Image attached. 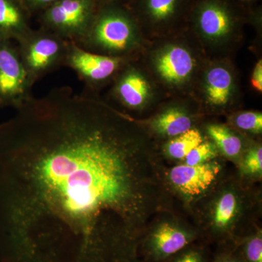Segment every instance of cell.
<instances>
[{
    "label": "cell",
    "mask_w": 262,
    "mask_h": 262,
    "mask_svg": "<svg viewBox=\"0 0 262 262\" xmlns=\"http://www.w3.org/2000/svg\"><path fill=\"white\" fill-rule=\"evenodd\" d=\"M167 207L154 137L95 96L57 88L0 125L1 262H141Z\"/></svg>",
    "instance_id": "obj_1"
},
{
    "label": "cell",
    "mask_w": 262,
    "mask_h": 262,
    "mask_svg": "<svg viewBox=\"0 0 262 262\" xmlns=\"http://www.w3.org/2000/svg\"><path fill=\"white\" fill-rule=\"evenodd\" d=\"M208 57L189 29L150 40L139 60L166 98L192 96Z\"/></svg>",
    "instance_id": "obj_2"
},
{
    "label": "cell",
    "mask_w": 262,
    "mask_h": 262,
    "mask_svg": "<svg viewBox=\"0 0 262 262\" xmlns=\"http://www.w3.org/2000/svg\"><path fill=\"white\" fill-rule=\"evenodd\" d=\"M149 42L134 13L115 3L98 7L89 31L76 44L105 56L139 58Z\"/></svg>",
    "instance_id": "obj_3"
},
{
    "label": "cell",
    "mask_w": 262,
    "mask_h": 262,
    "mask_svg": "<svg viewBox=\"0 0 262 262\" xmlns=\"http://www.w3.org/2000/svg\"><path fill=\"white\" fill-rule=\"evenodd\" d=\"M190 32L208 58L230 57L243 40L244 20L231 0H196Z\"/></svg>",
    "instance_id": "obj_4"
},
{
    "label": "cell",
    "mask_w": 262,
    "mask_h": 262,
    "mask_svg": "<svg viewBox=\"0 0 262 262\" xmlns=\"http://www.w3.org/2000/svg\"><path fill=\"white\" fill-rule=\"evenodd\" d=\"M201 110L222 113L241 98L238 73L230 57L208 58L192 94Z\"/></svg>",
    "instance_id": "obj_5"
},
{
    "label": "cell",
    "mask_w": 262,
    "mask_h": 262,
    "mask_svg": "<svg viewBox=\"0 0 262 262\" xmlns=\"http://www.w3.org/2000/svg\"><path fill=\"white\" fill-rule=\"evenodd\" d=\"M110 96L122 108L134 113L150 110L166 98L139 58L127 63L117 74Z\"/></svg>",
    "instance_id": "obj_6"
},
{
    "label": "cell",
    "mask_w": 262,
    "mask_h": 262,
    "mask_svg": "<svg viewBox=\"0 0 262 262\" xmlns=\"http://www.w3.org/2000/svg\"><path fill=\"white\" fill-rule=\"evenodd\" d=\"M18 43L19 55L32 86L64 66L69 41L54 33L42 28L32 29Z\"/></svg>",
    "instance_id": "obj_7"
},
{
    "label": "cell",
    "mask_w": 262,
    "mask_h": 262,
    "mask_svg": "<svg viewBox=\"0 0 262 262\" xmlns=\"http://www.w3.org/2000/svg\"><path fill=\"white\" fill-rule=\"evenodd\" d=\"M97 9L96 0H60L41 11V25L77 43L89 31Z\"/></svg>",
    "instance_id": "obj_8"
},
{
    "label": "cell",
    "mask_w": 262,
    "mask_h": 262,
    "mask_svg": "<svg viewBox=\"0 0 262 262\" xmlns=\"http://www.w3.org/2000/svg\"><path fill=\"white\" fill-rule=\"evenodd\" d=\"M138 58L105 56L86 51L69 41L64 66L72 69L90 89L96 91L112 84L129 62Z\"/></svg>",
    "instance_id": "obj_9"
},
{
    "label": "cell",
    "mask_w": 262,
    "mask_h": 262,
    "mask_svg": "<svg viewBox=\"0 0 262 262\" xmlns=\"http://www.w3.org/2000/svg\"><path fill=\"white\" fill-rule=\"evenodd\" d=\"M189 0H138L134 13L148 40L180 32Z\"/></svg>",
    "instance_id": "obj_10"
},
{
    "label": "cell",
    "mask_w": 262,
    "mask_h": 262,
    "mask_svg": "<svg viewBox=\"0 0 262 262\" xmlns=\"http://www.w3.org/2000/svg\"><path fill=\"white\" fill-rule=\"evenodd\" d=\"M161 103L158 113L146 121H141L153 137L172 139L194 127L199 105L192 96L169 98Z\"/></svg>",
    "instance_id": "obj_11"
},
{
    "label": "cell",
    "mask_w": 262,
    "mask_h": 262,
    "mask_svg": "<svg viewBox=\"0 0 262 262\" xmlns=\"http://www.w3.org/2000/svg\"><path fill=\"white\" fill-rule=\"evenodd\" d=\"M32 88L18 48L0 39V106L18 107L32 97Z\"/></svg>",
    "instance_id": "obj_12"
},
{
    "label": "cell",
    "mask_w": 262,
    "mask_h": 262,
    "mask_svg": "<svg viewBox=\"0 0 262 262\" xmlns=\"http://www.w3.org/2000/svg\"><path fill=\"white\" fill-rule=\"evenodd\" d=\"M195 238L192 231L174 223L160 224L143 237L139 255L146 259L161 261L185 249Z\"/></svg>",
    "instance_id": "obj_13"
},
{
    "label": "cell",
    "mask_w": 262,
    "mask_h": 262,
    "mask_svg": "<svg viewBox=\"0 0 262 262\" xmlns=\"http://www.w3.org/2000/svg\"><path fill=\"white\" fill-rule=\"evenodd\" d=\"M221 171L220 164L208 162L196 165H176L168 173L173 189L188 201L201 198L216 182Z\"/></svg>",
    "instance_id": "obj_14"
},
{
    "label": "cell",
    "mask_w": 262,
    "mask_h": 262,
    "mask_svg": "<svg viewBox=\"0 0 262 262\" xmlns=\"http://www.w3.org/2000/svg\"><path fill=\"white\" fill-rule=\"evenodd\" d=\"M242 198L234 188H225L212 201L208 213V227L217 236L232 232L242 215Z\"/></svg>",
    "instance_id": "obj_15"
},
{
    "label": "cell",
    "mask_w": 262,
    "mask_h": 262,
    "mask_svg": "<svg viewBox=\"0 0 262 262\" xmlns=\"http://www.w3.org/2000/svg\"><path fill=\"white\" fill-rule=\"evenodd\" d=\"M23 0H0V39L21 40L32 32Z\"/></svg>",
    "instance_id": "obj_16"
},
{
    "label": "cell",
    "mask_w": 262,
    "mask_h": 262,
    "mask_svg": "<svg viewBox=\"0 0 262 262\" xmlns=\"http://www.w3.org/2000/svg\"><path fill=\"white\" fill-rule=\"evenodd\" d=\"M206 134L220 150L229 158H236L244 147L242 137L227 125L211 123L206 126Z\"/></svg>",
    "instance_id": "obj_17"
},
{
    "label": "cell",
    "mask_w": 262,
    "mask_h": 262,
    "mask_svg": "<svg viewBox=\"0 0 262 262\" xmlns=\"http://www.w3.org/2000/svg\"><path fill=\"white\" fill-rule=\"evenodd\" d=\"M205 141V137L199 129L192 127L184 134L169 139L163 145L164 153L175 160H184L196 146Z\"/></svg>",
    "instance_id": "obj_18"
},
{
    "label": "cell",
    "mask_w": 262,
    "mask_h": 262,
    "mask_svg": "<svg viewBox=\"0 0 262 262\" xmlns=\"http://www.w3.org/2000/svg\"><path fill=\"white\" fill-rule=\"evenodd\" d=\"M231 122L234 127L244 132L261 134L262 132V114L258 111H244L234 114Z\"/></svg>",
    "instance_id": "obj_19"
},
{
    "label": "cell",
    "mask_w": 262,
    "mask_h": 262,
    "mask_svg": "<svg viewBox=\"0 0 262 262\" xmlns=\"http://www.w3.org/2000/svg\"><path fill=\"white\" fill-rule=\"evenodd\" d=\"M218 153L219 150L213 141H204L194 148L183 160L186 165H201L214 159L218 156Z\"/></svg>",
    "instance_id": "obj_20"
},
{
    "label": "cell",
    "mask_w": 262,
    "mask_h": 262,
    "mask_svg": "<svg viewBox=\"0 0 262 262\" xmlns=\"http://www.w3.org/2000/svg\"><path fill=\"white\" fill-rule=\"evenodd\" d=\"M243 171L248 175H261L262 147L259 144L250 148L244 157Z\"/></svg>",
    "instance_id": "obj_21"
},
{
    "label": "cell",
    "mask_w": 262,
    "mask_h": 262,
    "mask_svg": "<svg viewBox=\"0 0 262 262\" xmlns=\"http://www.w3.org/2000/svg\"><path fill=\"white\" fill-rule=\"evenodd\" d=\"M244 254L246 262H262V237L261 232L246 239Z\"/></svg>",
    "instance_id": "obj_22"
},
{
    "label": "cell",
    "mask_w": 262,
    "mask_h": 262,
    "mask_svg": "<svg viewBox=\"0 0 262 262\" xmlns=\"http://www.w3.org/2000/svg\"><path fill=\"white\" fill-rule=\"evenodd\" d=\"M174 256L170 262H205L203 252L196 248H185Z\"/></svg>",
    "instance_id": "obj_23"
},
{
    "label": "cell",
    "mask_w": 262,
    "mask_h": 262,
    "mask_svg": "<svg viewBox=\"0 0 262 262\" xmlns=\"http://www.w3.org/2000/svg\"><path fill=\"white\" fill-rule=\"evenodd\" d=\"M60 0H23L24 6L29 14L34 12L42 11L50 5Z\"/></svg>",
    "instance_id": "obj_24"
},
{
    "label": "cell",
    "mask_w": 262,
    "mask_h": 262,
    "mask_svg": "<svg viewBox=\"0 0 262 262\" xmlns=\"http://www.w3.org/2000/svg\"><path fill=\"white\" fill-rule=\"evenodd\" d=\"M251 87L256 92L261 94L262 92V59L258 60L253 67L251 75Z\"/></svg>",
    "instance_id": "obj_25"
},
{
    "label": "cell",
    "mask_w": 262,
    "mask_h": 262,
    "mask_svg": "<svg viewBox=\"0 0 262 262\" xmlns=\"http://www.w3.org/2000/svg\"><path fill=\"white\" fill-rule=\"evenodd\" d=\"M216 262H243L242 260L239 259L238 258L235 257L231 255H226L222 256V257L219 258Z\"/></svg>",
    "instance_id": "obj_26"
},
{
    "label": "cell",
    "mask_w": 262,
    "mask_h": 262,
    "mask_svg": "<svg viewBox=\"0 0 262 262\" xmlns=\"http://www.w3.org/2000/svg\"><path fill=\"white\" fill-rule=\"evenodd\" d=\"M120 0H96L97 6L101 7L103 5L111 4V3H118Z\"/></svg>",
    "instance_id": "obj_27"
},
{
    "label": "cell",
    "mask_w": 262,
    "mask_h": 262,
    "mask_svg": "<svg viewBox=\"0 0 262 262\" xmlns=\"http://www.w3.org/2000/svg\"><path fill=\"white\" fill-rule=\"evenodd\" d=\"M241 2H244V3H253V2L256 1V0H239Z\"/></svg>",
    "instance_id": "obj_28"
}]
</instances>
